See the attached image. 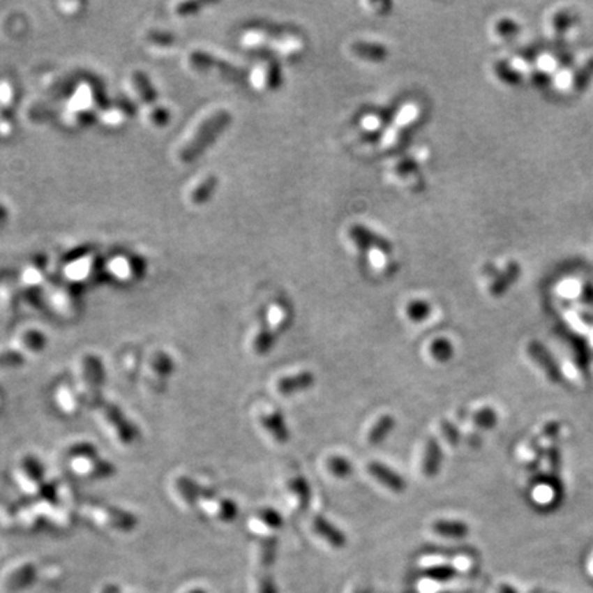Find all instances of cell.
I'll return each instance as SVG.
<instances>
[{
  "label": "cell",
  "mask_w": 593,
  "mask_h": 593,
  "mask_svg": "<svg viewBox=\"0 0 593 593\" xmlns=\"http://www.w3.org/2000/svg\"><path fill=\"white\" fill-rule=\"evenodd\" d=\"M65 465L85 481H103L116 474V467L102 458L93 444L87 441L73 442L65 451Z\"/></svg>",
  "instance_id": "6da1fadb"
},
{
  "label": "cell",
  "mask_w": 593,
  "mask_h": 593,
  "mask_svg": "<svg viewBox=\"0 0 593 593\" xmlns=\"http://www.w3.org/2000/svg\"><path fill=\"white\" fill-rule=\"evenodd\" d=\"M92 414L103 433L119 448L130 449L140 441L139 428L119 405L100 400L92 407Z\"/></svg>",
  "instance_id": "7a4b0ae2"
},
{
  "label": "cell",
  "mask_w": 593,
  "mask_h": 593,
  "mask_svg": "<svg viewBox=\"0 0 593 593\" xmlns=\"http://www.w3.org/2000/svg\"><path fill=\"white\" fill-rule=\"evenodd\" d=\"M105 366L93 353H85L76 363L75 384L84 398L85 404L95 407L102 398V387L105 384Z\"/></svg>",
  "instance_id": "3957f363"
},
{
  "label": "cell",
  "mask_w": 593,
  "mask_h": 593,
  "mask_svg": "<svg viewBox=\"0 0 593 593\" xmlns=\"http://www.w3.org/2000/svg\"><path fill=\"white\" fill-rule=\"evenodd\" d=\"M176 370V363L167 350L156 349L144 357L140 380L147 394H163Z\"/></svg>",
  "instance_id": "277c9868"
},
{
  "label": "cell",
  "mask_w": 593,
  "mask_h": 593,
  "mask_svg": "<svg viewBox=\"0 0 593 593\" xmlns=\"http://www.w3.org/2000/svg\"><path fill=\"white\" fill-rule=\"evenodd\" d=\"M80 512L93 519L96 523L103 525L119 533H130L137 526V519L133 513L109 504L88 502L80 506Z\"/></svg>",
  "instance_id": "5b68a950"
},
{
  "label": "cell",
  "mask_w": 593,
  "mask_h": 593,
  "mask_svg": "<svg viewBox=\"0 0 593 593\" xmlns=\"http://www.w3.org/2000/svg\"><path fill=\"white\" fill-rule=\"evenodd\" d=\"M44 466L35 456H24L14 468V479L21 490L29 496L50 499Z\"/></svg>",
  "instance_id": "8992f818"
},
{
  "label": "cell",
  "mask_w": 593,
  "mask_h": 593,
  "mask_svg": "<svg viewBox=\"0 0 593 593\" xmlns=\"http://www.w3.org/2000/svg\"><path fill=\"white\" fill-rule=\"evenodd\" d=\"M54 400L58 408L68 416L80 415L87 405L82 393L73 381L58 383L54 393Z\"/></svg>",
  "instance_id": "52a82bcc"
},
{
  "label": "cell",
  "mask_w": 593,
  "mask_h": 593,
  "mask_svg": "<svg viewBox=\"0 0 593 593\" xmlns=\"http://www.w3.org/2000/svg\"><path fill=\"white\" fill-rule=\"evenodd\" d=\"M38 580V567L33 563H24L17 567L7 578L6 588L8 592H21L31 588Z\"/></svg>",
  "instance_id": "ba28073f"
},
{
  "label": "cell",
  "mask_w": 593,
  "mask_h": 593,
  "mask_svg": "<svg viewBox=\"0 0 593 593\" xmlns=\"http://www.w3.org/2000/svg\"><path fill=\"white\" fill-rule=\"evenodd\" d=\"M368 471L374 478H377L381 482L383 486H386L387 489H390L393 492L400 493V492L405 490V488H407L404 478L398 472H396L393 468H390L383 463H380V462L370 463Z\"/></svg>",
  "instance_id": "9c48e42d"
},
{
  "label": "cell",
  "mask_w": 593,
  "mask_h": 593,
  "mask_svg": "<svg viewBox=\"0 0 593 593\" xmlns=\"http://www.w3.org/2000/svg\"><path fill=\"white\" fill-rule=\"evenodd\" d=\"M47 346L45 336L38 330H27L15 339V346L22 356H36L43 353Z\"/></svg>",
  "instance_id": "30bf717a"
},
{
  "label": "cell",
  "mask_w": 593,
  "mask_h": 593,
  "mask_svg": "<svg viewBox=\"0 0 593 593\" xmlns=\"http://www.w3.org/2000/svg\"><path fill=\"white\" fill-rule=\"evenodd\" d=\"M261 423L264 428L279 442L286 444L290 440V431L287 423L283 418V415L278 411H273L271 414H265L261 416Z\"/></svg>",
  "instance_id": "8fae6325"
},
{
  "label": "cell",
  "mask_w": 593,
  "mask_h": 593,
  "mask_svg": "<svg viewBox=\"0 0 593 593\" xmlns=\"http://www.w3.org/2000/svg\"><path fill=\"white\" fill-rule=\"evenodd\" d=\"M315 381L316 378L310 371H302L296 375L282 378L278 382V390L285 396H290L298 391L310 389L315 384Z\"/></svg>",
  "instance_id": "7c38bea8"
},
{
  "label": "cell",
  "mask_w": 593,
  "mask_h": 593,
  "mask_svg": "<svg viewBox=\"0 0 593 593\" xmlns=\"http://www.w3.org/2000/svg\"><path fill=\"white\" fill-rule=\"evenodd\" d=\"M315 532L322 536L327 543H330L336 548H342L346 544V536L338 527H336L331 522H329L323 516H316L313 520Z\"/></svg>",
  "instance_id": "4fadbf2b"
},
{
  "label": "cell",
  "mask_w": 593,
  "mask_h": 593,
  "mask_svg": "<svg viewBox=\"0 0 593 593\" xmlns=\"http://www.w3.org/2000/svg\"><path fill=\"white\" fill-rule=\"evenodd\" d=\"M442 465V451L435 438H430L426 445L423 458V472L426 476L434 478L438 475Z\"/></svg>",
  "instance_id": "5bb4252c"
},
{
  "label": "cell",
  "mask_w": 593,
  "mask_h": 593,
  "mask_svg": "<svg viewBox=\"0 0 593 593\" xmlns=\"http://www.w3.org/2000/svg\"><path fill=\"white\" fill-rule=\"evenodd\" d=\"M433 530L444 537L451 539H463L466 537L470 532L468 525L462 520H449V519H441L435 520L433 523Z\"/></svg>",
  "instance_id": "9a60e30c"
},
{
  "label": "cell",
  "mask_w": 593,
  "mask_h": 593,
  "mask_svg": "<svg viewBox=\"0 0 593 593\" xmlns=\"http://www.w3.org/2000/svg\"><path fill=\"white\" fill-rule=\"evenodd\" d=\"M121 361L123 371L126 373V375L129 378H140V373L144 363V354L139 347H130L126 350Z\"/></svg>",
  "instance_id": "2e32d148"
},
{
  "label": "cell",
  "mask_w": 593,
  "mask_h": 593,
  "mask_svg": "<svg viewBox=\"0 0 593 593\" xmlns=\"http://www.w3.org/2000/svg\"><path fill=\"white\" fill-rule=\"evenodd\" d=\"M396 426V419L391 415H382L378 422L373 426L368 433V442L371 445H381L384 440L390 435Z\"/></svg>",
  "instance_id": "e0dca14e"
},
{
  "label": "cell",
  "mask_w": 593,
  "mask_h": 593,
  "mask_svg": "<svg viewBox=\"0 0 593 593\" xmlns=\"http://www.w3.org/2000/svg\"><path fill=\"white\" fill-rule=\"evenodd\" d=\"M453 350L455 349L452 342L446 338L435 339L430 346V352L433 357L440 363L449 361L453 357Z\"/></svg>",
  "instance_id": "ac0fdd59"
},
{
  "label": "cell",
  "mask_w": 593,
  "mask_h": 593,
  "mask_svg": "<svg viewBox=\"0 0 593 593\" xmlns=\"http://www.w3.org/2000/svg\"><path fill=\"white\" fill-rule=\"evenodd\" d=\"M292 490L296 493V499L299 502V507L302 509H306L309 506L310 502V486L309 482L302 478V476H296L292 483H290Z\"/></svg>",
  "instance_id": "d6986e66"
},
{
  "label": "cell",
  "mask_w": 593,
  "mask_h": 593,
  "mask_svg": "<svg viewBox=\"0 0 593 593\" xmlns=\"http://www.w3.org/2000/svg\"><path fill=\"white\" fill-rule=\"evenodd\" d=\"M329 470L331 471V474L334 476L340 478V479H345V478H347V476L352 475L353 466L343 456H333V458L329 459Z\"/></svg>",
  "instance_id": "ffe728a7"
},
{
  "label": "cell",
  "mask_w": 593,
  "mask_h": 593,
  "mask_svg": "<svg viewBox=\"0 0 593 593\" xmlns=\"http://www.w3.org/2000/svg\"><path fill=\"white\" fill-rule=\"evenodd\" d=\"M275 345V334L268 330V329H262L258 336L255 337V349L258 354H267Z\"/></svg>",
  "instance_id": "44dd1931"
},
{
  "label": "cell",
  "mask_w": 593,
  "mask_h": 593,
  "mask_svg": "<svg viewBox=\"0 0 593 593\" xmlns=\"http://www.w3.org/2000/svg\"><path fill=\"white\" fill-rule=\"evenodd\" d=\"M430 312H431V308L424 301H414L408 306V316L412 322H416V323L424 322L430 316Z\"/></svg>",
  "instance_id": "7402d4cb"
},
{
  "label": "cell",
  "mask_w": 593,
  "mask_h": 593,
  "mask_svg": "<svg viewBox=\"0 0 593 593\" xmlns=\"http://www.w3.org/2000/svg\"><path fill=\"white\" fill-rule=\"evenodd\" d=\"M474 421L481 428L490 430L497 423V414L492 408H482L474 415Z\"/></svg>",
  "instance_id": "603a6c76"
},
{
  "label": "cell",
  "mask_w": 593,
  "mask_h": 593,
  "mask_svg": "<svg viewBox=\"0 0 593 593\" xmlns=\"http://www.w3.org/2000/svg\"><path fill=\"white\" fill-rule=\"evenodd\" d=\"M258 518L264 525H267L271 529H280L283 526V518L282 515L273 509H264L260 511Z\"/></svg>",
  "instance_id": "cb8c5ba5"
},
{
  "label": "cell",
  "mask_w": 593,
  "mask_h": 593,
  "mask_svg": "<svg viewBox=\"0 0 593 593\" xmlns=\"http://www.w3.org/2000/svg\"><path fill=\"white\" fill-rule=\"evenodd\" d=\"M275 555H276V539L273 537H268L267 540L262 541L261 546V562L265 566H269L273 563L275 560Z\"/></svg>",
  "instance_id": "d4e9b609"
},
{
  "label": "cell",
  "mask_w": 593,
  "mask_h": 593,
  "mask_svg": "<svg viewBox=\"0 0 593 593\" xmlns=\"http://www.w3.org/2000/svg\"><path fill=\"white\" fill-rule=\"evenodd\" d=\"M441 428H442V433H444V435H445L446 441H448L451 445H458V444L460 442V434H459V430L456 428V426L452 423V422H449V421H442V423H441Z\"/></svg>",
  "instance_id": "484cf974"
},
{
  "label": "cell",
  "mask_w": 593,
  "mask_h": 593,
  "mask_svg": "<svg viewBox=\"0 0 593 593\" xmlns=\"http://www.w3.org/2000/svg\"><path fill=\"white\" fill-rule=\"evenodd\" d=\"M427 576H430L431 578L435 580H449L455 576V569L448 567V566H435L427 570Z\"/></svg>",
  "instance_id": "4316f807"
},
{
  "label": "cell",
  "mask_w": 593,
  "mask_h": 593,
  "mask_svg": "<svg viewBox=\"0 0 593 593\" xmlns=\"http://www.w3.org/2000/svg\"><path fill=\"white\" fill-rule=\"evenodd\" d=\"M260 593H278L276 591V585L273 583V580L271 577H262L260 581Z\"/></svg>",
  "instance_id": "83f0119b"
},
{
  "label": "cell",
  "mask_w": 593,
  "mask_h": 593,
  "mask_svg": "<svg viewBox=\"0 0 593 593\" xmlns=\"http://www.w3.org/2000/svg\"><path fill=\"white\" fill-rule=\"evenodd\" d=\"M100 593H123V591L117 584H107L103 587Z\"/></svg>",
  "instance_id": "f1b7e54d"
},
{
  "label": "cell",
  "mask_w": 593,
  "mask_h": 593,
  "mask_svg": "<svg viewBox=\"0 0 593 593\" xmlns=\"http://www.w3.org/2000/svg\"><path fill=\"white\" fill-rule=\"evenodd\" d=\"M502 593H515V591L512 588H509V587H503L502 588Z\"/></svg>",
  "instance_id": "f546056e"
},
{
  "label": "cell",
  "mask_w": 593,
  "mask_h": 593,
  "mask_svg": "<svg viewBox=\"0 0 593 593\" xmlns=\"http://www.w3.org/2000/svg\"><path fill=\"white\" fill-rule=\"evenodd\" d=\"M187 593H207L204 590H201V588H195V590H191V591H188Z\"/></svg>",
  "instance_id": "4dcf8cb0"
}]
</instances>
